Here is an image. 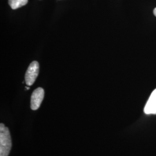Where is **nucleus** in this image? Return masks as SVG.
Listing matches in <instances>:
<instances>
[{
    "label": "nucleus",
    "mask_w": 156,
    "mask_h": 156,
    "mask_svg": "<svg viewBox=\"0 0 156 156\" xmlns=\"http://www.w3.org/2000/svg\"><path fill=\"white\" fill-rule=\"evenodd\" d=\"M26 89L27 90H29L30 89V87H26Z\"/></svg>",
    "instance_id": "7"
},
{
    "label": "nucleus",
    "mask_w": 156,
    "mask_h": 156,
    "mask_svg": "<svg viewBox=\"0 0 156 156\" xmlns=\"http://www.w3.org/2000/svg\"><path fill=\"white\" fill-rule=\"evenodd\" d=\"M12 148V140L9 128L0 124V156H8Z\"/></svg>",
    "instance_id": "1"
},
{
    "label": "nucleus",
    "mask_w": 156,
    "mask_h": 156,
    "mask_svg": "<svg viewBox=\"0 0 156 156\" xmlns=\"http://www.w3.org/2000/svg\"><path fill=\"white\" fill-rule=\"evenodd\" d=\"M39 66L36 61L32 62L25 74V82L27 86H31L35 82L39 73Z\"/></svg>",
    "instance_id": "2"
},
{
    "label": "nucleus",
    "mask_w": 156,
    "mask_h": 156,
    "mask_svg": "<svg viewBox=\"0 0 156 156\" xmlns=\"http://www.w3.org/2000/svg\"><path fill=\"white\" fill-rule=\"evenodd\" d=\"M153 13H154V15H155L156 16V8L154 9V11H153Z\"/></svg>",
    "instance_id": "6"
},
{
    "label": "nucleus",
    "mask_w": 156,
    "mask_h": 156,
    "mask_svg": "<svg viewBox=\"0 0 156 156\" xmlns=\"http://www.w3.org/2000/svg\"><path fill=\"white\" fill-rule=\"evenodd\" d=\"M45 91L42 87H38L35 90L31 97V108L36 111L39 108L44 98Z\"/></svg>",
    "instance_id": "3"
},
{
    "label": "nucleus",
    "mask_w": 156,
    "mask_h": 156,
    "mask_svg": "<svg viewBox=\"0 0 156 156\" xmlns=\"http://www.w3.org/2000/svg\"><path fill=\"white\" fill-rule=\"evenodd\" d=\"M27 2L28 0H8V4L12 9H16L26 5Z\"/></svg>",
    "instance_id": "5"
},
{
    "label": "nucleus",
    "mask_w": 156,
    "mask_h": 156,
    "mask_svg": "<svg viewBox=\"0 0 156 156\" xmlns=\"http://www.w3.org/2000/svg\"><path fill=\"white\" fill-rule=\"evenodd\" d=\"M144 112L146 115H156V89L152 92L146 102Z\"/></svg>",
    "instance_id": "4"
}]
</instances>
